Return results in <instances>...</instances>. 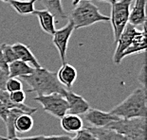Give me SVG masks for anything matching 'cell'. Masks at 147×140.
Masks as SVG:
<instances>
[{"mask_svg": "<svg viewBox=\"0 0 147 140\" xmlns=\"http://www.w3.org/2000/svg\"><path fill=\"white\" fill-rule=\"evenodd\" d=\"M20 79L30 86L27 92H34L37 96L51 95L53 93L64 96L67 91V88L58 80L56 72H52L44 67L35 68L32 74L21 77Z\"/></svg>", "mask_w": 147, "mask_h": 140, "instance_id": "cell-1", "label": "cell"}, {"mask_svg": "<svg viewBox=\"0 0 147 140\" xmlns=\"http://www.w3.org/2000/svg\"><path fill=\"white\" fill-rule=\"evenodd\" d=\"M146 88L142 86L134 90L123 101L112 109L110 113L124 119L146 117Z\"/></svg>", "mask_w": 147, "mask_h": 140, "instance_id": "cell-2", "label": "cell"}, {"mask_svg": "<svg viewBox=\"0 0 147 140\" xmlns=\"http://www.w3.org/2000/svg\"><path fill=\"white\" fill-rule=\"evenodd\" d=\"M69 19L73 22L74 29L90 27L98 22H108L109 16L102 14L99 8L87 0H81L70 12Z\"/></svg>", "mask_w": 147, "mask_h": 140, "instance_id": "cell-3", "label": "cell"}, {"mask_svg": "<svg viewBox=\"0 0 147 140\" xmlns=\"http://www.w3.org/2000/svg\"><path fill=\"white\" fill-rule=\"evenodd\" d=\"M106 129L112 130L130 140H146V117L119 119L111 122Z\"/></svg>", "mask_w": 147, "mask_h": 140, "instance_id": "cell-4", "label": "cell"}, {"mask_svg": "<svg viewBox=\"0 0 147 140\" xmlns=\"http://www.w3.org/2000/svg\"><path fill=\"white\" fill-rule=\"evenodd\" d=\"M132 0H119L111 5V15L109 21L113 29L114 41L117 43L121 33L129 23V13Z\"/></svg>", "mask_w": 147, "mask_h": 140, "instance_id": "cell-5", "label": "cell"}, {"mask_svg": "<svg viewBox=\"0 0 147 140\" xmlns=\"http://www.w3.org/2000/svg\"><path fill=\"white\" fill-rule=\"evenodd\" d=\"M32 99L42 105L43 110L46 113H49L56 119H61L68 112L67 99L64 96L57 93L46 96H36Z\"/></svg>", "mask_w": 147, "mask_h": 140, "instance_id": "cell-6", "label": "cell"}, {"mask_svg": "<svg viewBox=\"0 0 147 140\" xmlns=\"http://www.w3.org/2000/svg\"><path fill=\"white\" fill-rule=\"evenodd\" d=\"M74 31L73 22L70 19L68 20L67 24L60 29H56L52 35V43L57 48L60 55L62 64L67 63V49L68 41H69L71 35Z\"/></svg>", "mask_w": 147, "mask_h": 140, "instance_id": "cell-7", "label": "cell"}, {"mask_svg": "<svg viewBox=\"0 0 147 140\" xmlns=\"http://www.w3.org/2000/svg\"><path fill=\"white\" fill-rule=\"evenodd\" d=\"M138 29L135 26L128 23L126 27H124L123 32L121 33L120 37H119L117 41V48H116L115 53L113 56V61L114 64H119L121 62V55L124 51L126 50V48L130 46V44L132 43L134 37L137 34Z\"/></svg>", "mask_w": 147, "mask_h": 140, "instance_id": "cell-8", "label": "cell"}, {"mask_svg": "<svg viewBox=\"0 0 147 140\" xmlns=\"http://www.w3.org/2000/svg\"><path fill=\"white\" fill-rule=\"evenodd\" d=\"M84 119L95 128H106L113 121L120 117L112 115L110 112H104L98 109H89L84 114Z\"/></svg>", "mask_w": 147, "mask_h": 140, "instance_id": "cell-9", "label": "cell"}, {"mask_svg": "<svg viewBox=\"0 0 147 140\" xmlns=\"http://www.w3.org/2000/svg\"><path fill=\"white\" fill-rule=\"evenodd\" d=\"M64 97L65 98L68 104V114L81 116L84 115L90 109V106L82 96L76 94L71 90L65 91Z\"/></svg>", "mask_w": 147, "mask_h": 140, "instance_id": "cell-10", "label": "cell"}, {"mask_svg": "<svg viewBox=\"0 0 147 140\" xmlns=\"http://www.w3.org/2000/svg\"><path fill=\"white\" fill-rule=\"evenodd\" d=\"M146 27L145 25L142 26V30H138L137 34L134 37L132 43L126 48V50L121 55V61L123 60L126 56L135 54V53H142L146 50Z\"/></svg>", "mask_w": 147, "mask_h": 140, "instance_id": "cell-11", "label": "cell"}, {"mask_svg": "<svg viewBox=\"0 0 147 140\" xmlns=\"http://www.w3.org/2000/svg\"><path fill=\"white\" fill-rule=\"evenodd\" d=\"M56 74H57V79L61 82V84L67 90H71L78 76L76 68L73 65L65 63L60 67V69Z\"/></svg>", "mask_w": 147, "mask_h": 140, "instance_id": "cell-12", "label": "cell"}, {"mask_svg": "<svg viewBox=\"0 0 147 140\" xmlns=\"http://www.w3.org/2000/svg\"><path fill=\"white\" fill-rule=\"evenodd\" d=\"M146 0H135L132 9H130L129 24L133 26H143L146 23Z\"/></svg>", "mask_w": 147, "mask_h": 140, "instance_id": "cell-13", "label": "cell"}, {"mask_svg": "<svg viewBox=\"0 0 147 140\" xmlns=\"http://www.w3.org/2000/svg\"><path fill=\"white\" fill-rule=\"evenodd\" d=\"M12 48L15 52V54L17 56V59L22 62L30 64L33 68H40L42 67L41 64H39L38 60L36 59L35 56L30 51L29 46L24 45L21 43H15L14 45H12Z\"/></svg>", "mask_w": 147, "mask_h": 140, "instance_id": "cell-14", "label": "cell"}, {"mask_svg": "<svg viewBox=\"0 0 147 140\" xmlns=\"http://www.w3.org/2000/svg\"><path fill=\"white\" fill-rule=\"evenodd\" d=\"M33 14L38 18L41 29L46 33L53 35L55 32V17L51 11L48 10H35Z\"/></svg>", "mask_w": 147, "mask_h": 140, "instance_id": "cell-15", "label": "cell"}, {"mask_svg": "<svg viewBox=\"0 0 147 140\" xmlns=\"http://www.w3.org/2000/svg\"><path fill=\"white\" fill-rule=\"evenodd\" d=\"M61 127L67 133H78L83 129L84 122L80 116L72 114H65L60 119Z\"/></svg>", "mask_w": 147, "mask_h": 140, "instance_id": "cell-16", "label": "cell"}, {"mask_svg": "<svg viewBox=\"0 0 147 140\" xmlns=\"http://www.w3.org/2000/svg\"><path fill=\"white\" fill-rule=\"evenodd\" d=\"M34 69L35 68H33L30 64L20 60H16L9 64V75H10V78H21L30 75L34 72Z\"/></svg>", "mask_w": 147, "mask_h": 140, "instance_id": "cell-17", "label": "cell"}, {"mask_svg": "<svg viewBox=\"0 0 147 140\" xmlns=\"http://www.w3.org/2000/svg\"><path fill=\"white\" fill-rule=\"evenodd\" d=\"M97 140H130L125 136L106 128H95V127H87Z\"/></svg>", "mask_w": 147, "mask_h": 140, "instance_id": "cell-18", "label": "cell"}, {"mask_svg": "<svg viewBox=\"0 0 147 140\" xmlns=\"http://www.w3.org/2000/svg\"><path fill=\"white\" fill-rule=\"evenodd\" d=\"M38 0H11L10 4L14 11L20 15L33 14L35 8V2Z\"/></svg>", "mask_w": 147, "mask_h": 140, "instance_id": "cell-19", "label": "cell"}, {"mask_svg": "<svg viewBox=\"0 0 147 140\" xmlns=\"http://www.w3.org/2000/svg\"><path fill=\"white\" fill-rule=\"evenodd\" d=\"M40 1L43 3L47 10L51 11L58 20H64L67 18V14L65 13L62 6V0H40Z\"/></svg>", "mask_w": 147, "mask_h": 140, "instance_id": "cell-20", "label": "cell"}, {"mask_svg": "<svg viewBox=\"0 0 147 140\" xmlns=\"http://www.w3.org/2000/svg\"><path fill=\"white\" fill-rule=\"evenodd\" d=\"M22 114H26V113H25L23 110H21V109H18V108L10 109L7 119L5 121L6 127H7V133H8L7 137L9 139L13 138L16 136V132H15V129H14V122L17 117Z\"/></svg>", "mask_w": 147, "mask_h": 140, "instance_id": "cell-21", "label": "cell"}, {"mask_svg": "<svg viewBox=\"0 0 147 140\" xmlns=\"http://www.w3.org/2000/svg\"><path fill=\"white\" fill-rule=\"evenodd\" d=\"M33 119L30 115L22 114L17 117L14 122L15 132L19 133H28L33 127Z\"/></svg>", "mask_w": 147, "mask_h": 140, "instance_id": "cell-22", "label": "cell"}, {"mask_svg": "<svg viewBox=\"0 0 147 140\" xmlns=\"http://www.w3.org/2000/svg\"><path fill=\"white\" fill-rule=\"evenodd\" d=\"M0 50H1L3 57H4L6 63L8 64L18 60L17 56L15 54L13 48H12V46L8 45V44H2V45L0 46Z\"/></svg>", "mask_w": 147, "mask_h": 140, "instance_id": "cell-23", "label": "cell"}, {"mask_svg": "<svg viewBox=\"0 0 147 140\" xmlns=\"http://www.w3.org/2000/svg\"><path fill=\"white\" fill-rule=\"evenodd\" d=\"M5 90L9 93L23 90V82H21L20 79H17V78H9V80L6 82Z\"/></svg>", "mask_w": 147, "mask_h": 140, "instance_id": "cell-24", "label": "cell"}, {"mask_svg": "<svg viewBox=\"0 0 147 140\" xmlns=\"http://www.w3.org/2000/svg\"><path fill=\"white\" fill-rule=\"evenodd\" d=\"M71 140H97L94 135L87 128H83L78 133H76Z\"/></svg>", "mask_w": 147, "mask_h": 140, "instance_id": "cell-25", "label": "cell"}, {"mask_svg": "<svg viewBox=\"0 0 147 140\" xmlns=\"http://www.w3.org/2000/svg\"><path fill=\"white\" fill-rule=\"evenodd\" d=\"M10 98L14 103H24V101L26 100V93L23 90L10 93Z\"/></svg>", "mask_w": 147, "mask_h": 140, "instance_id": "cell-26", "label": "cell"}, {"mask_svg": "<svg viewBox=\"0 0 147 140\" xmlns=\"http://www.w3.org/2000/svg\"><path fill=\"white\" fill-rule=\"evenodd\" d=\"M10 78L9 75V68H3L0 67V91L5 90L6 82Z\"/></svg>", "mask_w": 147, "mask_h": 140, "instance_id": "cell-27", "label": "cell"}, {"mask_svg": "<svg viewBox=\"0 0 147 140\" xmlns=\"http://www.w3.org/2000/svg\"><path fill=\"white\" fill-rule=\"evenodd\" d=\"M70 135H39L38 140H71Z\"/></svg>", "mask_w": 147, "mask_h": 140, "instance_id": "cell-28", "label": "cell"}, {"mask_svg": "<svg viewBox=\"0 0 147 140\" xmlns=\"http://www.w3.org/2000/svg\"><path fill=\"white\" fill-rule=\"evenodd\" d=\"M9 112H10V109H8L4 104L0 102V119H2L5 122L6 119H7Z\"/></svg>", "mask_w": 147, "mask_h": 140, "instance_id": "cell-29", "label": "cell"}, {"mask_svg": "<svg viewBox=\"0 0 147 140\" xmlns=\"http://www.w3.org/2000/svg\"><path fill=\"white\" fill-rule=\"evenodd\" d=\"M145 80H146V69H145V64H143L142 71H140V74L139 76V80H140V82L142 83V86L144 87V88H146Z\"/></svg>", "mask_w": 147, "mask_h": 140, "instance_id": "cell-30", "label": "cell"}, {"mask_svg": "<svg viewBox=\"0 0 147 140\" xmlns=\"http://www.w3.org/2000/svg\"><path fill=\"white\" fill-rule=\"evenodd\" d=\"M38 136L39 135H35V136H27V137H17L15 136L13 138H10L9 140H38Z\"/></svg>", "mask_w": 147, "mask_h": 140, "instance_id": "cell-31", "label": "cell"}, {"mask_svg": "<svg viewBox=\"0 0 147 140\" xmlns=\"http://www.w3.org/2000/svg\"><path fill=\"white\" fill-rule=\"evenodd\" d=\"M98 1H101V2H106V3H109V4H114V3L117 1V0H98Z\"/></svg>", "mask_w": 147, "mask_h": 140, "instance_id": "cell-32", "label": "cell"}, {"mask_svg": "<svg viewBox=\"0 0 147 140\" xmlns=\"http://www.w3.org/2000/svg\"><path fill=\"white\" fill-rule=\"evenodd\" d=\"M80 1H81V0H73V1H72V5L73 6H76Z\"/></svg>", "mask_w": 147, "mask_h": 140, "instance_id": "cell-33", "label": "cell"}, {"mask_svg": "<svg viewBox=\"0 0 147 140\" xmlns=\"http://www.w3.org/2000/svg\"><path fill=\"white\" fill-rule=\"evenodd\" d=\"M0 140H9V138L8 137H4V136L0 135Z\"/></svg>", "mask_w": 147, "mask_h": 140, "instance_id": "cell-34", "label": "cell"}, {"mask_svg": "<svg viewBox=\"0 0 147 140\" xmlns=\"http://www.w3.org/2000/svg\"><path fill=\"white\" fill-rule=\"evenodd\" d=\"M1 1H3V2H6V3H10L11 0H1Z\"/></svg>", "mask_w": 147, "mask_h": 140, "instance_id": "cell-35", "label": "cell"}, {"mask_svg": "<svg viewBox=\"0 0 147 140\" xmlns=\"http://www.w3.org/2000/svg\"><path fill=\"white\" fill-rule=\"evenodd\" d=\"M87 1H91V0H87Z\"/></svg>", "mask_w": 147, "mask_h": 140, "instance_id": "cell-36", "label": "cell"}]
</instances>
